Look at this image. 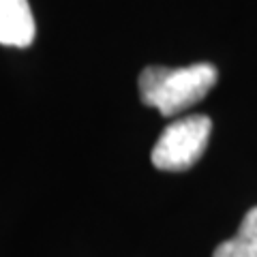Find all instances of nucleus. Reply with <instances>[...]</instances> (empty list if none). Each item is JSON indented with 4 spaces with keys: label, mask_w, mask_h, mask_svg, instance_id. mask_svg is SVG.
Returning <instances> with one entry per match:
<instances>
[{
    "label": "nucleus",
    "mask_w": 257,
    "mask_h": 257,
    "mask_svg": "<svg viewBox=\"0 0 257 257\" xmlns=\"http://www.w3.org/2000/svg\"><path fill=\"white\" fill-rule=\"evenodd\" d=\"M212 257H257V206L244 214L236 236L214 248Z\"/></svg>",
    "instance_id": "20e7f679"
},
{
    "label": "nucleus",
    "mask_w": 257,
    "mask_h": 257,
    "mask_svg": "<svg viewBox=\"0 0 257 257\" xmlns=\"http://www.w3.org/2000/svg\"><path fill=\"white\" fill-rule=\"evenodd\" d=\"M37 26L28 0H0V45L28 47Z\"/></svg>",
    "instance_id": "7ed1b4c3"
},
{
    "label": "nucleus",
    "mask_w": 257,
    "mask_h": 257,
    "mask_svg": "<svg viewBox=\"0 0 257 257\" xmlns=\"http://www.w3.org/2000/svg\"><path fill=\"white\" fill-rule=\"evenodd\" d=\"M219 79V69L210 62H195L189 67L167 69L146 67L140 73L138 86L142 103L161 111V116H176L189 109L212 90Z\"/></svg>",
    "instance_id": "f257e3e1"
},
{
    "label": "nucleus",
    "mask_w": 257,
    "mask_h": 257,
    "mask_svg": "<svg viewBox=\"0 0 257 257\" xmlns=\"http://www.w3.org/2000/svg\"><path fill=\"white\" fill-rule=\"evenodd\" d=\"M212 120L204 114H191L167 124L152 148V165L163 172L191 170L206 152Z\"/></svg>",
    "instance_id": "f03ea898"
}]
</instances>
